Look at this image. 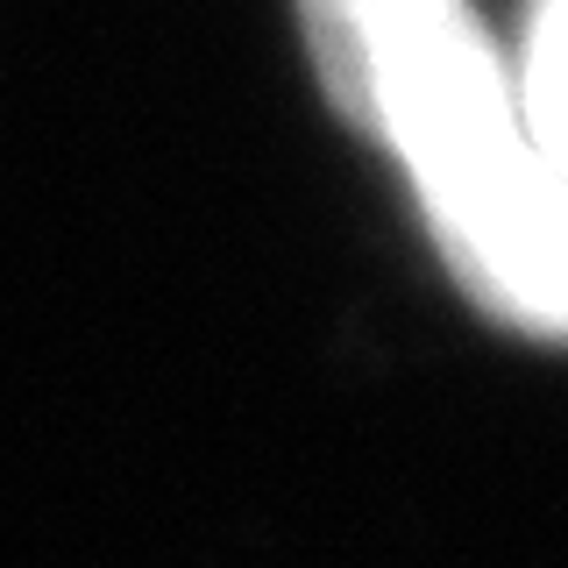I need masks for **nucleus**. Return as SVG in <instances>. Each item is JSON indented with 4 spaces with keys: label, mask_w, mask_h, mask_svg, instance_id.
Masks as SVG:
<instances>
[{
    "label": "nucleus",
    "mask_w": 568,
    "mask_h": 568,
    "mask_svg": "<svg viewBox=\"0 0 568 568\" xmlns=\"http://www.w3.org/2000/svg\"><path fill=\"white\" fill-rule=\"evenodd\" d=\"M505 64H511V100H519L526 142L568 185V0H532L519 58Z\"/></svg>",
    "instance_id": "f257e3e1"
},
{
    "label": "nucleus",
    "mask_w": 568,
    "mask_h": 568,
    "mask_svg": "<svg viewBox=\"0 0 568 568\" xmlns=\"http://www.w3.org/2000/svg\"><path fill=\"white\" fill-rule=\"evenodd\" d=\"M342 8H348V0H298V14H306V36H313V29H327Z\"/></svg>",
    "instance_id": "f03ea898"
}]
</instances>
